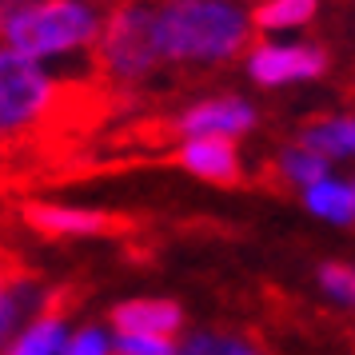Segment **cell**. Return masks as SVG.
I'll use <instances>...</instances> for the list:
<instances>
[{"instance_id": "1", "label": "cell", "mask_w": 355, "mask_h": 355, "mask_svg": "<svg viewBox=\"0 0 355 355\" xmlns=\"http://www.w3.org/2000/svg\"><path fill=\"white\" fill-rule=\"evenodd\" d=\"M252 24L227 0H164L156 8L160 60H227L248 44Z\"/></svg>"}, {"instance_id": "2", "label": "cell", "mask_w": 355, "mask_h": 355, "mask_svg": "<svg viewBox=\"0 0 355 355\" xmlns=\"http://www.w3.org/2000/svg\"><path fill=\"white\" fill-rule=\"evenodd\" d=\"M96 33H100L96 12L80 0H33L4 24V36H8L12 52L28 56V60L92 44Z\"/></svg>"}, {"instance_id": "3", "label": "cell", "mask_w": 355, "mask_h": 355, "mask_svg": "<svg viewBox=\"0 0 355 355\" xmlns=\"http://www.w3.org/2000/svg\"><path fill=\"white\" fill-rule=\"evenodd\" d=\"M96 80L104 84H128L148 76L160 64L156 49V8L140 0H124L108 24L96 33Z\"/></svg>"}, {"instance_id": "4", "label": "cell", "mask_w": 355, "mask_h": 355, "mask_svg": "<svg viewBox=\"0 0 355 355\" xmlns=\"http://www.w3.org/2000/svg\"><path fill=\"white\" fill-rule=\"evenodd\" d=\"M256 124V112L236 96H224V100H204L188 112H180L176 120H148L136 128L140 140L148 144H164V140H176V136H240Z\"/></svg>"}, {"instance_id": "5", "label": "cell", "mask_w": 355, "mask_h": 355, "mask_svg": "<svg viewBox=\"0 0 355 355\" xmlns=\"http://www.w3.org/2000/svg\"><path fill=\"white\" fill-rule=\"evenodd\" d=\"M20 220L28 232L44 240H76V236H128L136 220L124 211H88V208H56V204H24Z\"/></svg>"}, {"instance_id": "6", "label": "cell", "mask_w": 355, "mask_h": 355, "mask_svg": "<svg viewBox=\"0 0 355 355\" xmlns=\"http://www.w3.org/2000/svg\"><path fill=\"white\" fill-rule=\"evenodd\" d=\"M248 72L256 76L259 84H291V80H315L327 72V52L315 49V44H259L248 60Z\"/></svg>"}, {"instance_id": "7", "label": "cell", "mask_w": 355, "mask_h": 355, "mask_svg": "<svg viewBox=\"0 0 355 355\" xmlns=\"http://www.w3.org/2000/svg\"><path fill=\"white\" fill-rule=\"evenodd\" d=\"M84 288L80 284H60L44 295V304L36 311V323L20 336V343H12L4 355H56L60 352V327L64 320L80 307Z\"/></svg>"}, {"instance_id": "8", "label": "cell", "mask_w": 355, "mask_h": 355, "mask_svg": "<svg viewBox=\"0 0 355 355\" xmlns=\"http://www.w3.org/2000/svg\"><path fill=\"white\" fill-rule=\"evenodd\" d=\"M172 160L192 172V176L208 180V184H224V188H236L243 184V164L240 152L227 136H192L188 144H180V152Z\"/></svg>"}, {"instance_id": "9", "label": "cell", "mask_w": 355, "mask_h": 355, "mask_svg": "<svg viewBox=\"0 0 355 355\" xmlns=\"http://www.w3.org/2000/svg\"><path fill=\"white\" fill-rule=\"evenodd\" d=\"M108 320L120 336H156L172 339L184 327V311L176 300H128L108 311Z\"/></svg>"}, {"instance_id": "10", "label": "cell", "mask_w": 355, "mask_h": 355, "mask_svg": "<svg viewBox=\"0 0 355 355\" xmlns=\"http://www.w3.org/2000/svg\"><path fill=\"white\" fill-rule=\"evenodd\" d=\"M300 148L315 156H355V120H315L300 136Z\"/></svg>"}, {"instance_id": "11", "label": "cell", "mask_w": 355, "mask_h": 355, "mask_svg": "<svg viewBox=\"0 0 355 355\" xmlns=\"http://www.w3.org/2000/svg\"><path fill=\"white\" fill-rule=\"evenodd\" d=\"M307 208L323 220H331V224H347L355 216V196L336 180H320V184L307 188Z\"/></svg>"}, {"instance_id": "12", "label": "cell", "mask_w": 355, "mask_h": 355, "mask_svg": "<svg viewBox=\"0 0 355 355\" xmlns=\"http://www.w3.org/2000/svg\"><path fill=\"white\" fill-rule=\"evenodd\" d=\"M176 355H272V352H268V343H259L256 336H232V331H220V336L188 339Z\"/></svg>"}, {"instance_id": "13", "label": "cell", "mask_w": 355, "mask_h": 355, "mask_svg": "<svg viewBox=\"0 0 355 355\" xmlns=\"http://www.w3.org/2000/svg\"><path fill=\"white\" fill-rule=\"evenodd\" d=\"M315 17V0H259L256 28H295Z\"/></svg>"}, {"instance_id": "14", "label": "cell", "mask_w": 355, "mask_h": 355, "mask_svg": "<svg viewBox=\"0 0 355 355\" xmlns=\"http://www.w3.org/2000/svg\"><path fill=\"white\" fill-rule=\"evenodd\" d=\"M279 176L291 180V184H304V188H311V184H320V180H327V160L323 156H315V152H307V148H288L284 156H279Z\"/></svg>"}, {"instance_id": "15", "label": "cell", "mask_w": 355, "mask_h": 355, "mask_svg": "<svg viewBox=\"0 0 355 355\" xmlns=\"http://www.w3.org/2000/svg\"><path fill=\"white\" fill-rule=\"evenodd\" d=\"M320 279H323V288L331 291V295L355 304V268H343V263H323Z\"/></svg>"}, {"instance_id": "16", "label": "cell", "mask_w": 355, "mask_h": 355, "mask_svg": "<svg viewBox=\"0 0 355 355\" xmlns=\"http://www.w3.org/2000/svg\"><path fill=\"white\" fill-rule=\"evenodd\" d=\"M120 355H176L168 339L156 336H120Z\"/></svg>"}, {"instance_id": "17", "label": "cell", "mask_w": 355, "mask_h": 355, "mask_svg": "<svg viewBox=\"0 0 355 355\" xmlns=\"http://www.w3.org/2000/svg\"><path fill=\"white\" fill-rule=\"evenodd\" d=\"M64 355H104V336L96 327H84L64 343Z\"/></svg>"}, {"instance_id": "18", "label": "cell", "mask_w": 355, "mask_h": 355, "mask_svg": "<svg viewBox=\"0 0 355 355\" xmlns=\"http://www.w3.org/2000/svg\"><path fill=\"white\" fill-rule=\"evenodd\" d=\"M24 4H33V0H0V28H4L8 20L17 17V12L24 8Z\"/></svg>"}, {"instance_id": "19", "label": "cell", "mask_w": 355, "mask_h": 355, "mask_svg": "<svg viewBox=\"0 0 355 355\" xmlns=\"http://www.w3.org/2000/svg\"><path fill=\"white\" fill-rule=\"evenodd\" d=\"M352 339H355V331H352ZM352 347H355V343H352Z\"/></svg>"}, {"instance_id": "20", "label": "cell", "mask_w": 355, "mask_h": 355, "mask_svg": "<svg viewBox=\"0 0 355 355\" xmlns=\"http://www.w3.org/2000/svg\"><path fill=\"white\" fill-rule=\"evenodd\" d=\"M227 4H236V0H227Z\"/></svg>"}, {"instance_id": "21", "label": "cell", "mask_w": 355, "mask_h": 355, "mask_svg": "<svg viewBox=\"0 0 355 355\" xmlns=\"http://www.w3.org/2000/svg\"><path fill=\"white\" fill-rule=\"evenodd\" d=\"M116 355H120V352H116Z\"/></svg>"}, {"instance_id": "22", "label": "cell", "mask_w": 355, "mask_h": 355, "mask_svg": "<svg viewBox=\"0 0 355 355\" xmlns=\"http://www.w3.org/2000/svg\"><path fill=\"white\" fill-rule=\"evenodd\" d=\"M352 196H355V192H352Z\"/></svg>"}]
</instances>
